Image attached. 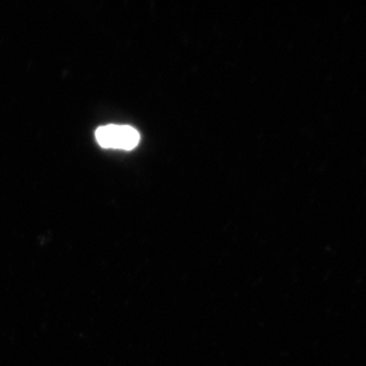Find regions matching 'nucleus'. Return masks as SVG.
Returning <instances> with one entry per match:
<instances>
[{"label": "nucleus", "mask_w": 366, "mask_h": 366, "mask_svg": "<svg viewBox=\"0 0 366 366\" xmlns=\"http://www.w3.org/2000/svg\"><path fill=\"white\" fill-rule=\"evenodd\" d=\"M95 136L102 148L124 151L136 148L141 139L139 132L129 125H105L97 129Z\"/></svg>", "instance_id": "1"}]
</instances>
